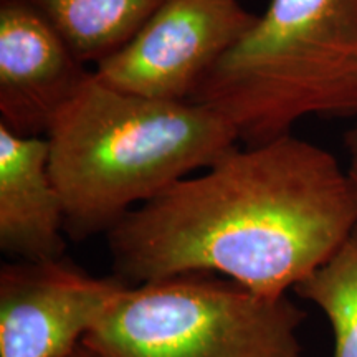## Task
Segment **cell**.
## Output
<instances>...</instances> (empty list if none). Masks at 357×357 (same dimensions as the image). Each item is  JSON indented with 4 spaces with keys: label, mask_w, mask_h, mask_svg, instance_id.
<instances>
[{
    "label": "cell",
    "mask_w": 357,
    "mask_h": 357,
    "mask_svg": "<svg viewBox=\"0 0 357 357\" xmlns=\"http://www.w3.org/2000/svg\"><path fill=\"white\" fill-rule=\"evenodd\" d=\"M356 227V199L336 158L287 134L235 147L134 208L106 238L114 273L129 284L213 273L283 296Z\"/></svg>",
    "instance_id": "obj_1"
},
{
    "label": "cell",
    "mask_w": 357,
    "mask_h": 357,
    "mask_svg": "<svg viewBox=\"0 0 357 357\" xmlns=\"http://www.w3.org/2000/svg\"><path fill=\"white\" fill-rule=\"evenodd\" d=\"M66 235L108 234L124 215L238 147L222 114L194 101L123 93L91 71L47 136Z\"/></svg>",
    "instance_id": "obj_2"
},
{
    "label": "cell",
    "mask_w": 357,
    "mask_h": 357,
    "mask_svg": "<svg viewBox=\"0 0 357 357\" xmlns=\"http://www.w3.org/2000/svg\"><path fill=\"white\" fill-rule=\"evenodd\" d=\"M245 146L307 114H357V0H271L190 98Z\"/></svg>",
    "instance_id": "obj_3"
},
{
    "label": "cell",
    "mask_w": 357,
    "mask_h": 357,
    "mask_svg": "<svg viewBox=\"0 0 357 357\" xmlns=\"http://www.w3.org/2000/svg\"><path fill=\"white\" fill-rule=\"evenodd\" d=\"M306 311L213 273L129 284L84 336L93 357H305Z\"/></svg>",
    "instance_id": "obj_4"
},
{
    "label": "cell",
    "mask_w": 357,
    "mask_h": 357,
    "mask_svg": "<svg viewBox=\"0 0 357 357\" xmlns=\"http://www.w3.org/2000/svg\"><path fill=\"white\" fill-rule=\"evenodd\" d=\"M257 17L238 0H166L121 50L96 65L95 75L129 95L190 101Z\"/></svg>",
    "instance_id": "obj_5"
},
{
    "label": "cell",
    "mask_w": 357,
    "mask_h": 357,
    "mask_svg": "<svg viewBox=\"0 0 357 357\" xmlns=\"http://www.w3.org/2000/svg\"><path fill=\"white\" fill-rule=\"evenodd\" d=\"M129 287L65 257L0 268V357H66Z\"/></svg>",
    "instance_id": "obj_6"
},
{
    "label": "cell",
    "mask_w": 357,
    "mask_h": 357,
    "mask_svg": "<svg viewBox=\"0 0 357 357\" xmlns=\"http://www.w3.org/2000/svg\"><path fill=\"white\" fill-rule=\"evenodd\" d=\"M25 0H0V124L47 136L91 71Z\"/></svg>",
    "instance_id": "obj_7"
},
{
    "label": "cell",
    "mask_w": 357,
    "mask_h": 357,
    "mask_svg": "<svg viewBox=\"0 0 357 357\" xmlns=\"http://www.w3.org/2000/svg\"><path fill=\"white\" fill-rule=\"evenodd\" d=\"M66 215L50 172L47 137L0 124V250L12 260L65 257Z\"/></svg>",
    "instance_id": "obj_8"
},
{
    "label": "cell",
    "mask_w": 357,
    "mask_h": 357,
    "mask_svg": "<svg viewBox=\"0 0 357 357\" xmlns=\"http://www.w3.org/2000/svg\"><path fill=\"white\" fill-rule=\"evenodd\" d=\"M83 63H101L139 32L166 0H25Z\"/></svg>",
    "instance_id": "obj_9"
},
{
    "label": "cell",
    "mask_w": 357,
    "mask_h": 357,
    "mask_svg": "<svg viewBox=\"0 0 357 357\" xmlns=\"http://www.w3.org/2000/svg\"><path fill=\"white\" fill-rule=\"evenodd\" d=\"M331 324L333 357H357V227L334 255L293 289Z\"/></svg>",
    "instance_id": "obj_10"
},
{
    "label": "cell",
    "mask_w": 357,
    "mask_h": 357,
    "mask_svg": "<svg viewBox=\"0 0 357 357\" xmlns=\"http://www.w3.org/2000/svg\"><path fill=\"white\" fill-rule=\"evenodd\" d=\"M346 147H347V153H349V167H347L346 174H347V178H349L352 194H354L356 205H357V121L354 124V128L347 132Z\"/></svg>",
    "instance_id": "obj_11"
},
{
    "label": "cell",
    "mask_w": 357,
    "mask_h": 357,
    "mask_svg": "<svg viewBox=\"0 0 357 357\" xmlns=\"http://www.w3.org/2000/svg\"><path fill=\"white\" fill-rule=\"evenodd\" d=\"M66 357H93V356L89 354L88 351H84V349H83V346H79L77 351H73V352H71L70 356H66Z\"/></svg>",
    "instance_id": "obj_12"
}]
</instances>
